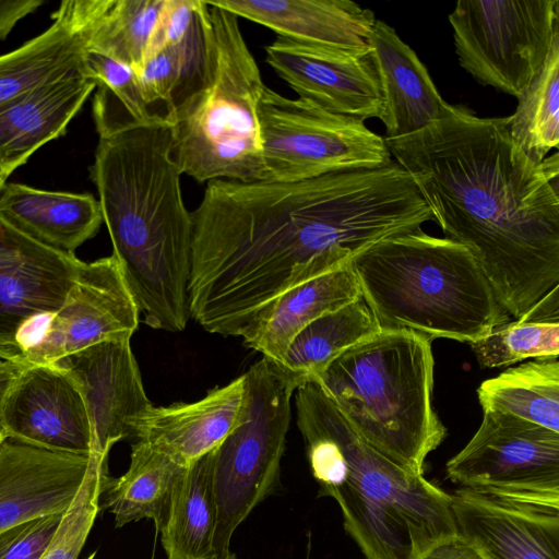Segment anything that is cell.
I'll list each match as a JSON object with an SVG mask.
<instances>
[{
	"label": "cell",
	"instance_id": "obj_16",
	"mask_svg": "<svg viewBox=\"0 0 559 559\" xmlns=\"http://www.w3.org/2000/svg\"><path fill=\"white\" fill-rule=\"evenodd\" d=\"M82 264L74 253L40 245L0 219V338L16 345L29 320L55 312Z\"/></svg>",
	"mask_w": 559,
	"mask_h": 559
},
{
	"label": "cell",
	"instance_id": "obj_43",
	"mask_svg": "<svg viewBox=\"0 0 559 559\" xmlns=\"http://www.w3.org/2000/svg\"><path fill=\"white\" fill-rule=\"evenodd\" d=\"M5 183H7V180L0 175V192Z\"/></svg>",
	"mask_w": 559,
	"mask_h": 559
},
{
	"label": "cell",
	"instance_id": "obj_21",
	"mask_svg": "<svg viewBox=\"0 0 559 559\" xmlns=\"http://www.w3.org/2000/svg\"><path fill=\"white\" fill-rule=\"evenodd\" d=\"M369 51L381 91L384 139L413 134L440 118L447 103L416 52L392 26L377 19Z\"/></svg>",
	"mask_w": 559,
	"mask_h": 559
},
{
	"label": "cell",
	"instance_id": "obj_18",
	"mask_svg": "<svg viewBox=\"0 0 559 559\" xmlns=\"http://www.w3.org/2000/svg\"><path fill=\"white\" fill-rule=\"evenodd\" d=\"M451 498L457 534L491 559H559V510L513 504L464 488Z\"/></svg>",
	"mask_w": 559,
	"mask_h": 559
},
{
	"label": "cell",
	"instance_id": "obj_41",
	"mask_svg": "<svg viewBox=\"0 0 559 559\" xmlns=\"http://www.w3.org/2000/svg\"><path fill=\"white\" fill-rule=\"evenodd\" d=\"M0 359L24 362L23 354L17 345L0 338Z\"/></svg>",
	"mask_w": 559,
	"mask_h": 559
},
{
	"label": "cell",
	"instance_id": "obj_14",
	"mask_svg": "<svg viewBox=\"0 0 559 559\" xmlns=\"http://www.w3.org/2000/svg\"><path fill=\"white\" fill-rule=\"evenodd\" d=\"M52 365L71 377L84 400L92 452L108 456L115 443L135 437L140 418L153 405L129 340L102 342Z\"/></svg>",
	"mask_w": 559,
	"mask_h": 559
},
{
	"label": "cell",
	"instance_id": "obj_17",
	"mask_svg": "<svg viewBox=\"0 0 559 559\" xmlns=\"http://www.w3.org/2000/svg\"><path fill=\"white\" fill-rule=\"evenodd\" d=\"M90 455L50 451L7 438L0 444V533L64 513L84 478Z\"/></svg>",
	"mask_w": 559,
	"mask_h": 559
},
{
	"label": "cell",
	"instance_id": "obj_15",
	"mask_svg": "<svg viewBox=\"0 0 559 559\" xmlns=\"http://www.w3.org/2000/svg\"><path fill=\"white\" fill-rule=\"evenodd\" d=\"M265 52L299 98L362 121L380 117L382 97L370 51L353 55L278 36Z\"/></svg>",
	"mask_w": 559,
	"mask_h": 559
},
{
	"label": "cell",
	"instance_id": "obj_42",
	"mask_svg": "<svg viewBox=\"0 0 559 559\" xmlns=\"http://www.w3.org/2000/svg\"><path fill=\"white\" fill-rule=\"evenodd\" d=\"M210 559H236V556L230 551L229 554L227 555H224V556H215L213 558H210Z\"/></svg>",
	"mask_w": 559,
	"mask_h": 559
},
{
	"label": "cell",
	"instance_id": "obj_22",
	"mask_svg": "<svg viewBox=\"0 0 559 559\" xmlns=\"http://www.w3.org/2000/svg\"><path fill=\"white\" fill-rule=\"evenodd\" d=\"M95 3L62 1L44 33L0 56V105L71 73L84 72Z\"/></svg>",
	"mask_w": 559,
	"mask_h": 559
},
{
	"label": "cell",
	"instance_id": "obj_12",
	"mask_svg": "<svg viewBox=\"0 0 559 559\" xmlns=\"http://www.w3.org/2000/svg\"><path fill=\"white\" fill-rule=\"evenodd\" d=\"M139 318L119 263L111 254L83 261L62 305L55 312L29 320L15 343L25 365H50L102 342L130 341Z\"/></svg>",
	"mask_w": 559,
	"mask_h": 559
},
{
	"label": "cell",
	"instance_id": "obj_9",
	"mask_svg": "<svg viewBox=\"0 0 559 559\" xmlns=\"http://www.w3.org/2000/svg\"><path fill=\"white\" fill-rule=\"evenodd\" d=\"M264 179L298 181L392 162L384 138L360 119L264 87L258 105Z\"/></svg>",
	"mask_w": 559,
	"mask_h": 559
},
{
	"label": "cell",
	"instance_id": "obj_40",
	"mask_svg": "<svg viewBox=\"0 0 559 559\" xmlns=\"http://www.w3.org/2000/svg\"><path fill=\"white\" fill-rule=\"evenodd\" d=\"M25 364L0 359V406Z\"/></svg>",
	"mask_w": 559,
	"mask_h": 559
},
{
	"label": "cell",
	"instance_id": "obj_3",
	"mask_svg": "<svg viewBox=\"0 0 559 559\" xmlns=\"http://www.w3.org/2000/svg\"><path fill=\"white\" fill-rule=\"evenodd\" d=\"M180 176L166 123L99 138L91 167L112 255L139 313L168 332L191 318L192 217Z\"/></svg>",
	"mask_w": 559,
	"mask_h": 559
},
{
	"label": "cell",
	"instance_id": "obj_23",
	"mask_svg": "<svg viewBox=\"0 0 559 559\" xmlns=\"http://www.w3.org/2000/svg\"><path fill=\"white\" fill-rule=\"evenodd\" d=\"M96 83L83 71L40 85L0 105V175L9 176L47 142L59 138Z\"/></svg>",
	"mask_w": 559,
	"mask_h": 559
},
{
	"label": "cell",
	"instance_id": "obj_30",
	"mask_svg": "<svg viewBox=\"0 0 559 559\" xmlns=\"http://www.w3.org/2000/svg\"><path fill=\"white\" fill-rule=\"evenodd\" d=\"M469 345L483 368L559 357V285L520 317L495 326Z\"/></svg>",
	"mask_w": 559,
	"mask_h": 559
},
{
	"label": "cell",
	"instance_id": "obj_1",
	"mask_svg": "<svg viewBox=\"0 0 559 559\" xmlns=\"http://www.w3.org/2000/svg\"><path fill=\"white\" fill-rule=\"evenodd\" d=\"M191 217L190 316L223 336H240L287 288L432 221L393 159L298 181L211 180Z\"/></svg>",
	"mask_w": 559,
	"mask_h": 559
},
{
	"label": "cell",
	"instance_id": "obj_11",
	"mask_svg": "<svg viewBox=\"0 0 559 559\" xmlns=\"http://www.w3.org/2000/svg\"><path fill=\"white\" fill-rule=\"evenodd\" d=\"M451 481L513 504L559 510V432L484 412L466 445L447 463Z\"/></svg>",
	"mask_w": 559,
	"mask_h": 559
},
{
	"label": "cell",
	"instance_id": "obj_44",
	"mask_svg": "<svg viewBox=\"0 0 559 559\" xmlns=\"http://www.w3.org/2000/svg\"><path fill=\"white\" fill-rule=\"evenodd\" d=\"M7 439L4 432L0 429V444Z\"/></svg>",
	"mask_w": 559,
	"mask_h": 559
},
{
	"label": "cell",
	"instance_id": "obj_26",
	"mask_svg": "<svg viewBox=\"0 0 559 559\" xmlns=\"http://www.w3.org/2000/svg\"><path fill=\"white\" fill-rule=\"evenodd\" d=\"M187 467L138 440L132 445L129 468L111 478L103 492L100 509L114 515L117 527L150 519L159 532Z\"/></svg>",
	"mask_w": 559,
	"mask_h": 559
},
{
	"label": "cell",
	"instance_id": "obj_8",
	"mask_svg": "<svg viewBox=\"0 0 559 559\" xmlns=\"http://www.w3.org/2000/svg\"><path fill=\"white\" fill-rule=\"evenodd\" d=\"M243 376L246 391L240 418L211 452L217 556L230 552L237 527L276 488L292 397L302 384L295 374L265 357Z\"/></svg>",
	"mask_w": 559,
	"mask_h": 559
},
{
	"label": "cell",
	"instance_id": "obj_28",
	"mask_svg": "<svg viewBox=\"0 0 559 559\" xmlns=\"http://www.w3.org/2000/svg\"><path fill=\"white\" fill-rule=\"evenodd\" d=\"M483 412L508 414L559 432V359L535 358L485 380Z\"/></svg>",
	"mask_w": 559,
	"mask_h": 559
},
{
	"label": "cell",
	"instance_id": "obj_6",
	"mask_svg": "<svg viewBox=\"0 0 559 559\" xmlns=\"http://www.w3.org/2000/svg\"><path fill=\"white\" fill-rule=\"evenodd\" d=\"M349 266L381 330L469 344L511 319L471 251L421 227L373 243Z\"/></svg>",
	"mask_w": 559,
	"mask_h": 559
},
{
	"label": "cell",
	"instance_id": "obj_20",
	"mask_svg": "<svg viewBox=\"0 0 559 559\" xmlns=\"http://www.w3.org/2000/svg\"><path fill=\"white\" fill-rule=\"evenodd\" d=\"M245 391L242 374L197 402L152 406L140 418L134 438L187 467L213 451L235 428Z\"/></svg>",
	"mask_w": 559,
	"mask_h": 559
},
{
	"label": "cell",
	"instance_id": "obj_38",
	"mask_svg": "<svg viewBox=\"0 0 559 559\" xmlns=\"http://www.w3.org/2000/svg\"><path fill=\"white\" fill-rule=\"evenodd\" d=\"M419 559H491L478 546L457 533L431 547Z\"/></svg>",
	"mask_w": 559,
	"mask_h": 559
},
{
	"label": "cell",
	"instance_id": "obj_37",
	"mask_svg": "<svg viewBox=\"0 0 559 559\" xmlns=\"http://www.w3.org/2000/svg\"><path fill=\"white\" fill-rule=\"evenodd\" d=\"M197 2L198 0H165L146 58L188 37L195 23Z\"/></svg>",
	"mask_w": 559,
	"mask_h": 559
},
{
	"label": "cell",
	"instance_id": "obj_31",
	"mask_svg": "<svg viewBox=\"0 0 559 559\" xmlns=\"http://www.w3.org/2000/svg\"><path fill=\"white\" fill-rule=\"evenodd\" d=\"M84 75L93 80L97 87L93 114L99 138L133 128L168 124L164 116L145 103L131 68L87 50Z\"/></svg>",
	"mask_w": 559,
	"mask_h": 559
},
{
	"label": "cell",
	"instance_id": "obj_33",
	"mask_svg": "<svg viewBox=\"0 0 559 559\" xmlns=\"http://www.w3.org/2000/svg\"><path fill=\"white\" fill-rule=\"evenodd\" d=\"M514 144L533 162H543L559 144V37L509 117Z\"/></svg>",
	"mask_w": 559,
	"mask_h": 559
},
{
	"label": "cell",
	"instance_id": "obj_39",
	"mask_svg": "<svg viewBox=\"0 0 559 559\" xmlns=\"http://www.w3.org/2000/svg\"><path fill=\"white\" fill-rule=\"evenodd\" d=\"M43 3L41 0H0V40L7 38L20 20Z\"/></svg>",
	"mask_w": 559,
	"mask_h": 559
},
{
	"label": "cell",
	"instance_id": "obj_24",
	"mask_svg": "<svg viewBox=\"0 0 559 559\" xmlns=\"http://www.w3.org/2000/svg\"><path fill=\"white\" fill-rule=\"evenodd\" d=\"M360 296L357 278L345 265L287 288L257 312L240 336L247 347L281 365L306 325Z\"/></svg>",
	"mask_w": 559,
	"mask_h": 559
},
{
	"label": "cell",
	"instance_id": "obj_35",
	"mask_svg": "<svg viewBox=\"0 0 559 559\" xmlns=\"http://www.w3.org/2000/svg\"><path fill=\"white\" fill-rule=\"evenodd\" d=\"M202 51V34L195 23L186 39L147 57L135 72L141 94L153 108L165 104V116L198 71Z\"/></svg>",
	"mask_w": 559,
	"mask_h": 559
},
{
	"label": "cell",
	"instance_id": "obj_45",
	"mask_svg": "<svg viewBox=\"0 0 559 559\" xmlns=\"http://www.w3.org/2000/svg\"><path fill=\"white\" fill-rule=\"evenodd\" d=\"M96 552H92L86 559H94Z\"/></svg>",
	"mask_w": 559,
	"mask_h": 559
},
{
	"label": "cell",
	"instance_id": "obj_25",
	"mask_svg": "<svg viewBox=\"0 0 559 559\" xmlns=\"http://www.w3.org/2000/svg\"><path fill=\"white\" fill-rule=\"evenodd\" d=\"M0 219L34 241L68 253L93 238L104 222L100 204L90 193L14 182L5 183L0 192Z\"/></svg>",
	"mask_w": 559,
	"mask_h": 559
},
{
	"label": "cell",
	"instance_id": "obj_34",
	"mask_svg": "<svg viewBox=\"0 0 559 559\" xmlns=\"http://www.w3.org/2000/svg\"><path fill=\"white\" fill-rule=\"evenodd\" d=\"M108 456L92 452L84 478L40 559H78L100 510V498L111 480Z\"/></svg>",
	"mask_w": 559,
	"mask_h": 559
},
{
	"label": "cell",
	"instance_id": "obj_13",
	"mask_svg": "<svg viewBox=\"0 0 559 559\" xmlns=\"http://www.w3.org/2000/svg\"><path fill=\"white\" fill-rule=\"evenodd\" d=\"M7 438L56 452L90 455L92 428L71 377L49 364L25 365L0 406Z\"/></svg>",
	"mask_w": 559,
	"mask_h": 559
},
{
	"label": "cell",
	"instance_id": "obj_19",
	"mask_svg": "<svg viewBox=\"0 0 559 559\" xmlns=\"http://www.w3.org/2000/svg\"><path fill=\"white\" fill-rule=\"evenodd\" d=\"M216 5L261 24L281 37L332 50L364 55L377 21L350 0H218Z\"/></svg>",
	"mask_w": 559,
	"mask_h": 559
},
{
	"label": "cell",
	"instance_id": "obj_10",
	"mask_svg": "<svg viewBox=\"0 0 559 559\" xmlns=\"http://www.w3.org/2000/svg\"><path fill=\"white\" fill-rule=\"evenodd\" d=\"M449 22L461 67L518 98L559 37V2L460 0Z\"/></svg>",
	"mask_w": 559,
	"mask_h": 559
},
{
	"label": "cell",
	"instance_id": "obj_7",
	"mask_svg": "<svg viewBox=\"0 0 559 559\" xmlns=\"http://www.w3.org/2000/svg\"><path fill=\"white\" fill-rule=\"evenodd\" d=\"M433 367L431 340L390 329L343 352L314 380L371 447L424 474L447 437L431 403Z\"/></svg>",
	"mask_w": 559,
	"mask_h": 559
},
{
	"label": "cell",
	"instance_id": "obj_5",
	"mask_svg": "<svg viewBox=\"0 0 559 559\" xmlns=\"http://www.w3.org/2000/svg\"><path fill=\"white\" fill-rule=\"evenodd\" d=\"M202 34L199 68L165 118L171 157L199 182L264 179L258 105L265 85L238 16L197 2Z\"/></svg>",
	"mask_w": 559,
	"mask_h": 559
},
{
	"label": "cell",
	"instance_id": "obj_36",
	"mask_svg": "<svg viewBox=\"0 0 559 559\" xmlns=\"http://www.w3.org/2000/svg\"><path fill=\"white\" fill-rule=\"evenodd\" d=\"M62 514L38 518L2 531L0 559H40Z\"/></svg>",
	"mask_w": 559,
	"mask_h": 559
},
{
	"label": "cell",
	"instance_id": "obj_32",
	"mask_svg": "<svg viewBox=\"0 0 559 559\" xmlns=\"http://www.w3.org/2000/svg\"><path fill=\"white\" fill-rule=\"evenodd\" d=\"M165 0H96L87 50L136 72L143 64Z\"/></svg>",
	"mask_w": 559,
	"mask_h": 559
},
{
	"label": "cell",
	"instance_id": "obj_27",
	"mask_svg": "<svg viewBox=\"0 0 559 559\" xmlns=\"http://www.w3.org/2000/svg\"><path fill=\"white\" fill-rule=\"evenodd\" d=\"M211 452L189 465L176 487L159 531L167 559H210L217 556Z\"/></svg>",
	"mask_w": 559,
	"mask_h": 559
},
{
	"label": "cell",
	"instance_id": "obj_2",
	"mask_svg": "<svg viewBox=\"0 0 559 559\" xmlns=\"http://www.w3.org/2000/svg\"><path fill=\"white\" fill-rule=\"evenodd\" d=\"M508 122L447 103L425 129L384 140L432 219L471 251L518 318L559 285V162L557 153L530 159Z\"/></svg>",
	"mask_w": 559,
	"mask_h": 559
},
{
	"label": "cell",
	"instance_id": "obj_29",
	"mask_svg": "<svg viewBox=\"0 0 559 559\" xmlns=\"http://www.w3.org/2000/svg\"><path fill=\"white\" fill-rule=\"evenodd\" d=\"M380 331L360 296L306 325L290 342L281 366L305 383L319 377L343 352Z\"/></svg>",
	"mask_w": 559,
	"mask_h": 559
},
{
	"label": "cell",
	"instance_id": "obj_4",
	"mask_svg": "<svg viewBox=\"0 0 559 559\" xmlns=\"http://www.w3.org/2000/svg\"><path fill=\"white\" fill-rule=\"evenodd\" d=\"M295 392L319 496L337 502L366 559H419L457 533L450 493L371 447L317 380Z\"/></svg>",
	"mask_w": 559,
	"mask_h": 559
}]
</instances>
